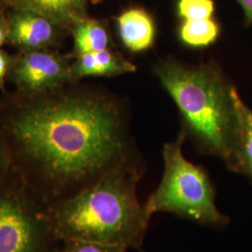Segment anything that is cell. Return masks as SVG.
Returning a JSON list of instances; mask_svg holds the SVG:
<instances>
[{"instance_id": "obj_1", "label": "cell", "mask_w": 252, "mask_h": 252, "mask_svg": "<svg viewBox=\"0 0 252 252\" xmlns=\"http://www.w3.org/2000/svg\"><path fill=\"white\" fill-rule=\"evenodd\" d=\"M0 136L14 170L48 205L139 162L121 103L78 82L38 94L5 92Z\"/></svg>"}, {"instance_id": "obj_2", "label": "cell", "mask_w": 252, "mask_h": 252, "mask_svg": "<svg viewBox=\"0 0 252 252\" xmlns=\"http://www.w3.org/2000/svg\"><path fill=\"white\" fill-rule=\"evenodd\" d=\"M141 176L140 162H134L49 204L56 238L141 250L152 220L137 195Z\"/></svg>"}, {"instance_id": "obj_3", "label": "cell", "mask_w": 252, "mask_h": 252, "mask_svg": "<svg viewBox=\"0 0 252 252\" xmlns=\"http://www.w3.org/2000/svg\"><path fill=\"white\" fill-rule=\"evenodd\" d=\"M155 74L180 110L184 139L226 164L236 128L234 86L210 63L190 65L167 58L156 64Z\"/></svg>"}, {"instance_id": "obj_4", "label": "cell", "mask_w": 252, "mask_h": 252, "mask_svg": "<svg viewBox=\"0 0 252 252\" xmlns=\"http://www.w3.org/2000/svg\"><path fill=\"white\" fill-rule=\"evenodd\" d=\"M183 141L180 134L163 146L162 180L146 200L145 211L151 219L165 212L199 225L223 229L230 219L217 206L214 184L204 167L185 158Z\"/></svg>"}, {"instance_id": "obj_5", "label": "cell", "mask_w": 252, "mask_h": 252, "mask_svg": "<svg viewBox=\"0 0 252 252\" xmlns=\"http://www.w3.org/2000/svg\"><path fill=\"white\" fill-rule=\"evenodd\" d=\"M48 204L14 170L0 188V252H55Z\"/></svg>"}, {"instance_id": "obj_6", "label": "cell", "mask_w": 252, "mask_h": 252, "mask_svg": "<svg viewBox=\"0 0 252 252\" xmlns=\"http://www.w3.org/2000/svg\"><path fill=\"white\" fill-rule=\"evenodd\" d=\"M70 55L58 50H45L12 54L7 81L16 91L38 94L73 83Z\"/></svg>"}, {"instance_id": "obj_7", "label": "cell", "mask_w": 252, "mask_h": 252, "mask_svg": "<svg viewBox=\"0 0 252 252\" xmlns=\"http://www.w3.org/2000/svg\"><path fill=\"white\" fill-rule=\"evenodd\" d=\"M7 18L9 32L6 44L20 53L57 50L68 32L44 16L28 10L11 9Z\"/></svg>"}, {"instance_id": "obj_8", "label": "cell", "mask_w": 252, "mask_h": 252, "mask_svg": "<svg viewBox=\"0 0 252 252\" xmlns=\"http://www.w3.org/2000/svg\"><path fill=\"white\" fill-rule=\"evenodd\" d=\"M236 128L229 161L230 171L245 177L252 184V108L234 91Z\"/></svg>"}, {"instance_id": "obj_9", "label": "cell", "mask_w": 252, "mask_h": 252, "mask_svg": "<svg viewBox=\"0 0 252 252\" xmlns=\"http://www.w3.org/2000/svg\"><path fill=\"white\" fill-rule=\"evenodd\" d=\"M135 70V64L111 49L82 54L75 57L71 63L74 82L87 77H115Z\"/></svg>"}, {"instance_id": "obj_10", "label": "cell", "mask_w": 252, "mask_h": 252, "mask_svg": "<svg viewBox=\"0 0 252 252\" xmlns=\"http://www.w3.org/2000/svg\"><path fill=\"white\" fill-rule=\"evenodd\" d=\"M11 9L42 15L68 32L75 23L86 18V0H2Z\"/></svg>"}, {"instance_id": "obj_11", "label": "cell", "mask_w": 252, "mask_h": 252, "mask_svg": "<svg viewBox=\"0 0 252 252\" xmlns=\"http://www.w3.org/2000/svg\"><path fill=\"white\" fill-rule=\"evenodd\" d=\"M116 23L123 44L132 53L144 52L153 45L155 25L145 9H126L118 16Z\"/></svg>"}, {"instance_id": "obj_12", "label": "cell", "mask_w": 252, "mask_h": 252, "mask_svg": "<svg viewBox=\"0 0 252 252\" xmlns=\"http://www.w3.org/2000/svg\"><path fill=\"white\" fill-rule=\"evenodd\" d=\"M69 33L73 37L72 52L70 54L72 58L110 49L111 39L108 27L98 20L89 17L81 19L73 25Z\"/></svg>"}, {"instance_id": "obj_13", "label": "cell", "mask_w": 252, "mask_h": 252, "mask_svg": "<svg viewBox=\"0 0 252 252\" xmlns=\"http://www.w3.org/2000/svg\"><path fill=\"white\" fill-rule=\"evenodd\" d=\"M180 40L192 48L212 44L220 35V27L212 18L183 20L179 31Z\"/></svg>"}, {"instance_id": "obj_14", "label": "cell", "mask_w": 252, "mask_h": 252, "mask_svg": "<svg viewBox=\"0 0 252 252\" xmlns=\"http://www.w3.org/2000/svg\"><path fill=\"white\" fill-rule=\"evenodd\" d=\"M215 10L213 0H179L178 13L182 20L212 18Z\"/></svg>"}, {"instance_id": "obj_15", "label": "cell", "mask_w": 252, "mask_h": 252, "mask_svg": "<svg viewBox=\"0 0 252 252\" xmlns=\"http://www.w3.org/2000/svg\"><path fill=\"white\" fill-rule=\"evenodd\" d=\"M128 250V248L119 245L81 240H64L60 241L55 252H127Z\"/></svg>"}, {"instance_id": "obj_16", "label": "cell", "mask_w": 252, "mask_h": 252, "mask_svg": "<svg viewBox=\"0 0 252 252\" xmlns=\"http://www.w3.org/2000/svg\"><path fill=\"white\" fill-rule=\"evenodd\" d=\"M12 172L13 164L9 149L0 136V188L9 180Z\"/></svg>"}, {"instance_id": "obj_17", "label": "cell", "mask_w": 252, "mask_h": 252, "mask_svg": "<svg viewBox=\"0 0 252 252\" xmlns=\"http://www.w3.org/2000/svg\"><path fill=\"white\" fill-rule=\"evenodd\" d=\"M12 61V54L0 50V91L6 92V81Z\"/></svg>"}, {"instance_id": "obj_18", "label": "cell", "mask_w": 252, "mask_h": 252, "mask_svg": "<svg viewBox=\"0 0 252 252\" xmlns=\"http://www.w3.org/2000/svg\"><path fill=\"white\" fill-rule=\"evenodd\" d=\"M9 32V25H8V18L0 10V50H2V46L6 44L7 36Z\"/></svg>"}, {"instance_id": "obj_19", "label": "cell", "mask_w": 252, "mask_h": 252, "mask_svg": "<svg viewBox=\"0 0 252 252\" xmlns=\"http://www.w3.org/2000/svg\"><path fill=\"white\" fill-rule=\"evenodd\" d=\"M243 9L246 26L252 25V0H235Z\"/></svg>"}, {"instance_id": "obj_20", "label": "cell", "mask_w": 252, "mask_h": 252, "mask_svg": "<svg viewBox=\"0 0 252 252\" xmlns=\"http://www.w3.org/2000/svg\"><path fill=\"white\" fill-rule=\"evenodd\" d=\"M93 1V3H94V4H96V3H99L101 0H92Z\"/></svg>"}, {"instance_id": "obj_21", "label": "cell", "mask_w": 252, "mask_h": 252, "mask_svg": "<svg viewBox=\"0 0 252 252\" xmlns=\"http://www.w3.org/2000/svg\"><path fill=\"white\" fill-rule=\"evenodd\" d=\"M138 252H145L144 250H142V249H141V250H139V251H138Z\"/></svg>"}]
</instances>
